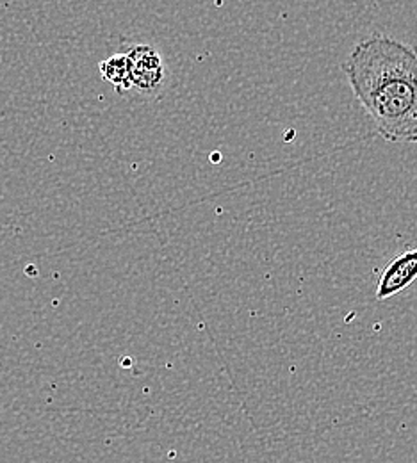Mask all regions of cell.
Instances as JSON below:
<instances>
[{"mask_svg": "<svg viewBox=\"0 0 417 463\" xmlns=\"http://www.w3.org/2000/svg\"><path fill=\"white\" fill-rule=\"evenodd\" d=\"M343 70L387 143H417V47L373 34L358 42Z\"/></svg>", "mask_w": 417, "mask_h": 463, "instance_id": "cell-1", "label": "cell"}, {"mask_svg": "<svg viewBox=\"0 0 417 463\" xmlns=\"http://www.w3.org/2000/svg\"><path fill=\"white\" fill-rule=\"evenodd\" d=\"M127 58L130 61V88L143 95L157 93L166 80L163 58L150 45H134Z\"/></svg>", "mask_w": 417, "mask_h": 463, "instance_id": "cell-2", "label": "cell"}, {"mask_svg": "<svg viewBox=\"0 0 417 463\" xmlns=\"http://www.w3.org/2000/svg\"><path fill=\"white\" fill-rule=\"evenodd\" d=\"M417 280V248L398 253L382 271L376 286V299H389L409 289Z\"/></svg>", "mask_w": 417, "mask_h": 463, "instance_id": "cell-3", "label": "cell"}, {"mask_svg": "<svg viewBox=\"0 0 417 463\" xmlns=\"http://www.w3.org/2000/svg\"><path fill=\"white\" fill-rule=\"evenodd\" d=\"M100 75L104 80L115 86L118 93H123L130 88V61L127 54H115L111 58L106 59L99 66Z\"/></svg>", "mask_w": 417, "mask_h": 463, "instance_id": "cell-4", "label": "cell"}]
</instances>
